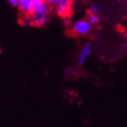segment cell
Segmentation results:
<instances>
[{
    "instance_id": "obj_5",
    "label": "cell",
    "mask_w": 127,
    "mask_h": 127,
    "mask_svg": "<svg viewBox=\"0 0 127 127\" xmlns=\"http://www.w3.org/2000/svg\"><path fill=\"white\" fill-rule=\"evenodd\" d=\"M56 13L60 16H67L71 10L72 3L71 1H63V2L58 3L56 5Z\"/></svg>"
},
{
    "instance_id": "obj_2",
    "label": "cell",
    "mask_w": 127,
    "mask_h": 127,
    "mask_svg": "<svg viewBox=\"0 0 127 127\" xmlns=\"http://www.w3.org/2000/svg\"><path fill=\"white\" fill-rule=\"evenodd\" d=\"M44 0H19L18 8L24 16H31Z\"/></svg>"
},
{
    "instance_id": "obj_10",
    "label": "cell",
    "mask_w": 127,
    "mask_h": 127,
    "mask_svg": "<svg viewBox=\"0 0 127 127\" xmlns=\"http://www.w3.org/2000/svg\"><path fill=\"white\" fill-rule=\"evenodd\" d=\"M7 1L12 6H17L18 5L19 0H7Z\"/></svg>"
},
{
    "instance_id": "obj_4",
    "label": "cell",
    "mask_w": 127,
    "mask_h": 127,
    "mask_svg": "<svg viewBox=\"0 0 127 127\" xmlns=\"http://www.w3.org/2000/svg\"><path fill=\"white\" fill-rule=\"evenodd\" d=\"M92 50H93V47H92V45L90 43H86L83 45L82 49L80 51L79 57H78V64L80 65H83L86 62V60L92 53Z\"/></svg>"
},
{
    "instance_id": "obj_9",
    "label": "cell",
    "mask_w": 127,
    "mask_h": 127,
    "mask_svg": "<svg viewBox=\"0 0 127 127\" xmlns=\"http://www.w3.org/2000/svg\"><path fill=\"white\" fill-rule=\"evenodd\" d=\"M48 2L49 5H56L58 3L60 2H63V1H71V0H46Z\"/></svg>"
},
{
    "instance_id": "obj_6",
    "label": "cell",
    "mask_w": 127,
    "mask_h": 127,
    "mask_svg": "<svg viewBox=\"0 0 127 127\" xmlns=\"http://www.w3.org/2000/svg\"><path fill=\"white\" fill-rule=\"evenodd\" d=\"M87 20L90 22L92 25L97 24L98 22H99V16H97V14H91Z\"/></svg>"
},
{
    "instance_id": "obj_11",
    "label": "cell",
    "mask_w": 127,
    "mask_h": 127,
    "mask_svg": "<svg viewBox=\"0 0 127 127\" xmlns=\"http://www.w3.org/2000/svg\"><path fill=\"white\" fill-rule=\"evenodd\" d=\"M126 1H127V0H126Z\"/></svg>"
},
{
    "instance_id": "obj_1",
    "label": "cell",
    "mask_w": 127,
    "mask_h": 127,
    "mask_svg": "<svg viewBox=\"0 0 127 127\" xmlns=\"http://www.w3.org/2000/svg\"><path fill=\"white\" fill-rule=\"evenodd\" d=\"M49 13H50V5L48 4L46 0H44L41 3V5L30 16L32 26L36 27H41L45 26L49 18Z\"/></svg>"
},
{
    "instance_id": "obj_8",
    "label": "cell",
    "mask_w": 127,
    "mask_h": 127,
    "mask_svg": "<svg viewBox=\"0 0 127 127\" xmlns=\"http://www.w3.org/2000/svg\"><path fill=\"white\" fill-rule=\"evenodd\" d=\"M90 10L92 14H97L100 11V7L97 5H92L90 7Z\"/></svg>"
},
{
    "instance_id": "obj_7",
    "label": "cell",
    "mask_w": 127,
    "mask_h": 127,
    "mask_svg": "<svg viewBox=\"0 0 127 127\" xmlns=\"http://www.w3.org/2000/svg\"><path fill=\"white\" fill-rule=\"evenodd\" d=\"M22 24L26 27H32V21L30 16H24L22 18Z\"/></svg>"
},
{
    "instance_id": "obj_3",
    "label": "cell",
    "mask_w": 127,
    "mask_h": 127,
    "mask_svg": "<svg viewBox=\"0 0 127 127\" xmlns=\"http://www.w3.org/2000/svg\"><path fill=\"white\" fill-rule=\"evenodd\" d=\"M92 26L93 25L86 19H80L73 24L72 31L77 35H86L92 30Z\"/></svg>"
}]
</instances>
